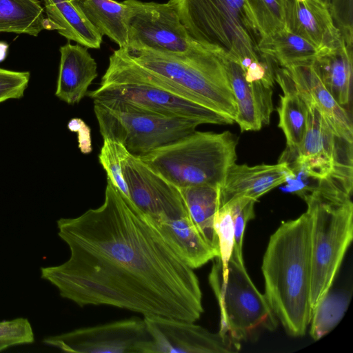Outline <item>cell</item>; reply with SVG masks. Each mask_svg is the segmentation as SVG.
Returning a JSON list of instances; mask_svg holds the SVG:
<instances>
[{"label":"cell","mask_w":353,"mask_h":353,"mask_svg":"<svg viewBox=\"0 0 353 353\" xmlns=\"http://www.w3.org/2000/svg\"><path fill=\"white\" fill-rule=\"evenodd\" d=\"M221 55L236 105L234 122L242 132L259 130L263 123L251 85L240 65L223 52Z\"/></svg>","instance_id":"obj_26"},{"label":"cell","mask_w":353,"mask_h":353,"mask_svg":"<svg viewBox=\"0 0 353 353\" xmlns=\"http://www.w3.org/2000/svg\"><path fill=\"white\" fill-rule=\"evenodd\" d=\"M70 257L41 277L80 307L109 305L195 322L203 312L199 279L157 229L107 178L104 201L57 221Z\"/></svg>","instance_id":"obj_1"},{"label":"cell","mask_w":353,"mask_h":353,"mask_svg":"<svg viewBox=\"0 0 353 353\" xmlns=\"http://www.w3.org/2000/svg\"><path fill=\"white\" fill-rule=\"evenodd\" d=\"M285 69L301 93L315 105L334 132L353 143L352 122L349 113L325 88L310 63Z\"/></svg>","instance_id":"obj_18"},{"label":"cell","mask_w":353,"mask_h":353,"mask_svg":"<svg viewBox=\"0 0 353 353\" xmlns=\"http://www.w3.org/2000/svg\"><path fill=\"white\" fill-rule=\"evenodd\" d=\"M310 217L312 312L330 290L353 239L351 196L313 190L302 197Z\"/></svg>","instance_id":"obj_7"},{"label":"cell","mask_w":353,"mask_h":353,"mask_svg":"<svg viewBox=\"0 0 353 353\" xmlns=\"http://www.w3.org/2000/svg\"><path fill=\"white\" fill-rule=\"evenodd\" d=\"M179 189L199 232L219 257L214 218L220 208L221 186L198 185Z\"/></svg>","instance_id":"obj_22"},{"label":"cell","mask_w":353,"mask_h":353,"mask_svg":"<svg viewBox=\"0 0 353 353\" xmlns=\"http://www.w3.org/2000/svg\"><path fill=\"white\" fill-rule=\"evenodd\" d=\"M255 202L256 201L241 197L233 199L225 203L230 206L233 215L234 228V250L237 256L241 259H243V242L244 232L247 223L254 218Z\"/></svg>","instance_id":"obj_32"},{"label":"cell","mask_w":353,"mask_h":353,"mask_svg":"<svg viewBox=\"0 0 353 353\" xmlns=\"http://www.w3.org/2000/svg\"><path fill=\"white\" fill-rule=\"evenodd\" d=\"M214 230L218 239L219 256L222 267V281L228 277V265L234 246V219L231 208L225 204L217 210Z\"/></svg>","instance_id":"obj_30"},{"label":"cell","mask_w":353,"mask_h":353,"mask_svg":"<svg viewBox=\"0 0 353 353\" xmlns=\"http://www.w3.org/2000/svg\"><path fill=\"white\" fill-rule=\"evenodd\" d=\"M256 49L283 68L310 63L318 53L313 46L286 28L259 39Z\"/></svg>","instance_id":"obj_24"},{"label":"cell","mask_w":353,"mask_h":353,"mask_svg":"<svg viewBox=\"0 0 353 353\" xmlns=\"http://www.w3.org/2000/svg\"><path fill=\"white\" fill-rule=\"evenodd\" d=\"M274 79L283 90L277 108L279 118L278 125L285 137V152L293 154L300 147L306 132L307 102L286 69L281 68L275 70Z\"/></svg>","instance_id":"obj_20"},{"label":"cell","mask_w":353,"mask_h":353,"mask_svg":"<svg viewBox=\"0 0 353 353\" xmlns=\"http://www.w3.org/2000/svg\"><path fill=\"white\" fill-rule=\"evenodd\" d=\"M152 342L150 353H234L241 344L220 332L176 319L159 315L143 316Z\"/></svg>","instance_id":"obj_14"},{"label":"cell","mask_w":353,"mask_h":353,"mask_svg":"<svg viewBox=\"0 0 353 353\" xmlns=\"http://www.w3.org/2000/svg\"><path fill=\"white\" fill-rule=\"evenodd\" d=\"M38 0H0V32L38 36L49 29Z\"/></svg>","instance_id":"obj_25"},{"label":"cell","mask_w":353,"mask_h":353,"mask_svg":"<svg viewBox=\"0 0 353 353\" xmlns=\"http://www.w3.org/2000/svg\"><path fill=\"white\" fill-rule=\"evenodd\" d=\"M70 131L78 133L79 148L83 154L92 152V141L90 128L81 119L74 118L68 125Z\"/></svg>","instance_id":"obj_35"},{"label":"cell","mask_w":353,"mask_h":353,"mask_svg":"<svg viewBox=\"0 0 353 353\" xmlns=\"http://www.w3.org/2000/svg\"><path fill=\"white\" fill-rule=\"evenodd\" d=\"M152 339L143 319L132 317L74 330L43 343L76 353H150Z\"/></svg>","instance_id":"obj_13"},{"label":"cell","mask_w":353,"mask_h":353,"mask_svg":"<svg viewBox=\"0 0 353 353\" xmlns=\"http://www.w3.org/2000/svg\"><path fill=\"white\" fill-rule=\"evenodd\" d=\"M94 100H117L157 114L194 120L201 124H232L234 121L198 103L136 63L126 49L115 50Z\"/></svg>","instance_id":"obj_4"},{"label":"cell","mask_w":353,"mask_h":353,"mask_svg":"<svg viewBox=\"0 0 353 353\" xmlns=\"http://www.w3.org/2000/svg\"><path fill=\"white\" fill-rule=\"evenodd\" d=\"M237 140L230 131H194L139 158L151 170L178 188L221 186L236 161Z\"/></svg>","instance_id":"obj_6"},{"label":"cell","mask_w":353,"mask_h":353,"mask_svg":"<svg viewBox=\"0 0 353 353\" xmlns=\"http://www.w3.org/2000/svg\"><path fill=\"white\" fill-rule=\"evenodd\" d=\"M301 94L307 105L305 137L295 153L285 151L280 161L297 170L312 188L323 181L353 183V143L338 136L315 105Z\"/></svg>","instance_id":"obj_11"},{"label":"cell","mask_w":353,"mask_h":353,"mask_svg":"<svg viewBox=\"0 0 353 353\" xmlns=\"http://www.w3.org/2000/svg\"><path fill=\"white\" fill-rule=\"evenodd\" d=\"M128 54L139 65L194 101L234 122L236 105L221 51L196 41L185 53L142 50Z\"/></svg>","instance_id":"obj_5"},{"label":"cell","mask_w":353,"mask_h":353,"mask_svg":"<svg viewBox=\"0 0 353 353\" xmlns=\"http://www.w3.org/2000/svg\"><path fill=\"white\" fill-rule=\"evenodd\" d=\"M285 0H244V10L258 40L285 28Z\"/></svg>","instance_id":"obj_28"},{"label":"cell","mask_w":353,"mask_h":353,"mask_svg":"<svg viewBox=\"0 0 353 353\" xmlns=\"http://www.w3.org/2000/svg\"><path fill=\"white\" fill-rule=\"evenodd\" d=\"M34 341L33 330L28 319L20 317L0 321V352Z\"/></svg>","instance_id":"obj_31"},{"label":"cell","mask_w":353,"mask_h":353,"mask_svg":"<svg viewBox=\"0 0 353 353\" xmlns=\"http://www.w3.org/2000/svg\"><path fill=\"white\" fill-rule=\"evenodd\" d=\"M290 173L291 169L285 161L254 166L234 163L228 169L221 186L220 208L237 198L257 201L263 194L285 183Z\"/></svg>","instance_id":"obj_16"},{"label":"cell","mask_w":353,"mask_h":353,"mask_svg":"<svg viewBox=\"0 0 353 353\" xmlns=\"http://www.w3.org/2000/svg\"><path fill=\"white\" fill-rule=\"evenodd\" d=\"M8 45L5 43L0 42V62L3 61L6 57Z\"/></svg>","instance_id":"obj_36"},{"label":"cell","mask_w":353,"mask_h":353,"mask_svg":"<svg viewBox=\"0 0 353 353\" xmlns=\"http://www.w3.org/2000/svg\"><path fill=\"white\" fill-rule=\"evenodd\" d=\"M209 283L220 310L221 333L237 341L248 340L261 329L274 331L279 321L244 265L243 259L233 250L228 265V277L222 281V267L216 257L209 274Z\"/></svg>","instance_id":"obj_9"},{"label":"cell","mask_w":353,"mask_h":353,"mask_svg":"<svg viewBox=\"0 0 353 353\" xmlns=\"http://www.w3.org/2000/svg\"><path fill=\"white\" fill-rule=\"evenodd\" d=\"M83 12L103 35L119 46H128V7L115 0H79Z\"/></svg>","instance_id":"obj_23"},{"label":"cell","mask_w":353,"mask_h":353,"mask_svg":"<svg viewBox=\"0 0 353 353\" xmlns=\"http://www.w3.org/2000/svg\"><path fill=\"white\" fill-rule=\"evenodd\" d=\"M350 301V294L344 291L330 290L312 312L310 334L318 341L330 332L343 317Z\"/></svg>","instance_id":"obj_27"},{"label":"cell","mask_w":353,"mask_h":353,"mask_svg":"<svg viewBox=\"0 0 353 353\" xmlns=\"http://www.w3.org/2000/svg\"><path fill=\"white\" fill-rule=\"evenodd\" d=\"M285 28L318 52L334 49L344 41L321 0H285Z\"/></svg>","instance_id":"obj_15"},{"label":"cell","mask_w":353,"mask_h":353,"mask_svg":"<svg viewBox=\"0 0 353 353\" xmlns=\"http://www.w3.org/2000/svg\"><path fill=\"white\" fill-rule=\"evenodd\" d=\"M30 81L28 72L0 68V103L23 97Z\"/></svg>","instance_id":"obj_34"},{"label":"cell","mask_w":353,"mask_h":353,"mask_svg":"<svg viewBox=\"0 0 353 353\" xmlns=\"http://www.w3.org/2000/svg\"><path fill=\"white\" fill-rule=\"evenodd\" d=\"M261 271L268 303L288 334L305 335L312 309L310 217L283 221L270 236Z\"/></svg>","instance_id":"obj_2"},{"label":"cell","mask_w":353,"mask_h":353,"mask_svg":"<svg viewBox=\"0 0 353 353\" xmlns=\"http://www.w3.org/2000/svg\"><path fill=\"white\" fill-rule=\"evenodd\" d=\"M128 154L121 143L110 139H103L99 154V163L105 171L107 178L127 197L128 192L123 176L121 164Z\"/></svg>","instance_id":"obj_29"},{"label":"cell","mask_w":353,"mask_h":353,"mask_svg":"<svg viewBox=\"0 0 353 353\" xmlns=\"http://www.w3.org/2000/svg\"><path fill=\"white\" fill-rule=\"evenodd\" d=\"M94 112L103 139L121 143L132 155L141 157L184 137L201 123L170 117L117 100H94Z\"/></svg>","instance_id":"obj_10"},{"label":"cell","mask_w":353,"mask_h":353,"mask_svg":"<svg viewBox=\"0 0 353 353\" xmlns=\"http://www.w3.org/2000/svg\"><path fill=\"white\" fill-rule=\"evenodd\" d=\"M353 0H330L329 11L345 44L353 47Z\"/></svg>","instance_id":"obj_33"},{"label":"cell","mask_w":353,"mask_h":353,"mask_svg":"<svg viewBox=\"0 0 353 353\" xmlns=\"http://www.w3.org/2000/svg\"><path fill=\"white\" fill-rule=\"evenodd\" d=\"M191 38L219 50L243 70L261 61L244 0H169Z\"/></svg>","instance_id":"obj_8"},{"label":"cell","mask_w":353,"mask_h":353,"mask_svg":"<svg viewBox=\"0 0 353 353\" xmlns=\"http://www.w3.org/2000/svg\"><path fill=\"white\" fill-rule=\"evenodd\" d=\"M352 55V48L343 42L334 49L318 52L310 63L325 88L343 107L351 101Z\"/></svg>","instance_id":"obj_21"},{"label":"cell","mask_w":353,"mask_h":353,"mask_svg":"<svg viewBox=\"0 0 353 353\" xmlns=\"http://www.w3.org/2000/svg\"><path fill=\"white\" fill-rule=\"evenodd\" d=\"M323 1L326 5L329 6L330 0H321Z\"/></svg>","instance_id":"obj_37"},{"label":"cell","mask_w":353,"mask_h":353,"mask_svg":"<svg viewBox=\"0 0 353 353\" xmlns=\"http://www.w3.org/2000/svg\"><path fill=\"white\" fill-rule=\"evenodd\" d=\"M61 57L55 96L69 105L79 103L97 77V64L79 44L70 43L59 49Z\"/></svg>","instance_id":"obj_17"},{"label":"cell","mask_w":353,"mask_h":353,"mask_svg":"<svg viewBox=\"0 0 353 353\" xmlns=\"http://www.w3.org/2000/svg\"><path fill=\"white\" fill-rule=\"evenodd\" d=\"M128 7V52H188L196 41L189 35L176 11L168 3L123 0Z\"/></svg>","instance_id":"obj_12"},{"label":"cell","mask_w":353,"mask_h":353,"mask_svg":"<svg viewBox=\"0 0 353 353\" xmlns=\"http://www.w3.org/2000/svg\"><path fill=\"white\" fill-rule=\"evenodd\" d=\"M49 29L87 48L99 49L103 35L88 20L79 0H43Z\"/></svg>","instance_id":"obj_19"},{"label":"cell","mask_w":353,"mask_h":353,"mask_svg":"<svg viewBox=\"0 0 353 353\" xmlns=\"http://www.w3.org/2000/svg\"><path fill=\"white\" fill-rule=\"evenodd\" d=\"M121 167L128 198L182 259L194 264L203 259L209 245L193 223L179 189L130 153Z\"/></svg>","instance_id":"obj_3"}]
</instances>
